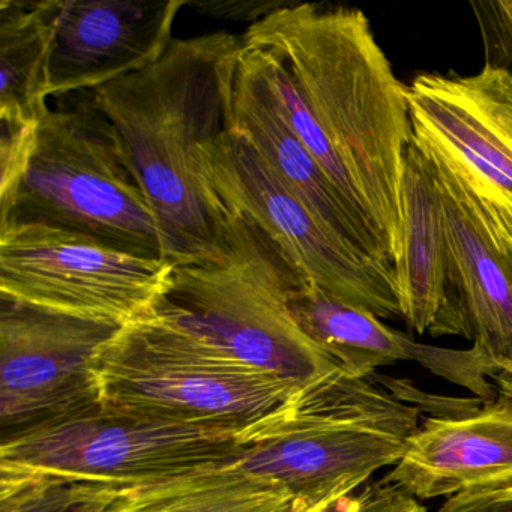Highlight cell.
<instances>
[{
  "label": "cell",
  "instance_id": "obj_4",
  "mask_svg": "<svg viewBox=\"0 0 512 512\" xmlns=\"http://www.w3.org/2000/svg\"><path fill=\"white\" fill-rule=\"evenodd\" d=\"M227 214L223 257L175 266L151 310L298 386L337 368L302 332L287 304L293 284L307 277L256 224Z\"/></svg>",
  "mask_w": 512,
  "mask_h": 512
},
{
  "label": "cell",
  "instance_id": "obj_16",
  "mask_svg": "<svg viewBox=\"0 0 512 512\" xmlns=\"http://www.w3.org/2000/svg\"><path fill=\"white\" fill-rule=\"evenodd\" d=\"M416 500L512 485V397L499 392L466 415L419 424L382 479Z\"/></svg>",
  "mask_w": 512,
  "mask_h": 512
},
{
  "label": "cell",
  "instance_id": "obj_19",
  "mask_svg": "<svg viewBox=\"0 0 512 512\" xmlns=\"http://www.w3.org/2000/svg\"><path fill=\"white\" fill-rule=\"evenodd\" d=\"M62 0H0V122L40 125Z\"/></svg>",
  "mask_w": 512,
  "mask_h": 512
},
{
  "label": "cell",
  "instance_id": "obj_5",
  "mask_svg": "<svg viewBox=\"0 0 512 512\" xmlns=\"http://www.w3.org/2000/svg\"><path fill=\"white\" fill-rule=\"evenodd\" d=\"M94 376L101 409L239 430L269 415L299 388L154 310L122 325L101 347Z\"/></svg>",
  "mask_w": 512,
  "mask_h": 512
},
{
  "label": "cell",
  "instance_id": "obj_24",
  "mask_svg": "<svg viewBox=\"0 0 512 512\" xmlns=\"http://www.w3.org/2000/svg\"><path fill=\"white\" fill-rule=\"evenodd\" d=\"M436 512H512V485L448 497Z\"/></svg>",
  "mask_w": 512,
  "mask_h": 512
},
{
  "label": "cell",
  "instance_id": "obj_17",
  "mask_svg": "<svg viewBox=\"0 0 512 512\" xmlns=\"http://www.w3.org/2000/svg\"><path fill=\"white\" fill-rule=\"evenodd\" d=\"M394 271L401 319L415 334H428L445 308L451 266L439 188L413 139L401 179V233Z\"/></svg>",
  "mask_w": 512,
  "mask_h": 512
},
{
  "label": "cell",
  "instance_id": "obj_14",
  "mask_svg": "<svg viewBox=\"0 0 512 512\" xmlns=\"http://www.w3.org/2000/svg\"><path fill=\"white\" fill-rule=\"evenodd\" d=\"M230 128L247 139L280 181L332 232L367 256L394 268L388 239L344 199L293 133L256 52L245 46L236 68Z\"/></svg>",
  "mask_w": 512,
  "mask_h": 512
},
{
  "label": "cell",
  "instance_id": "obj_8",
  "mask_svg": "<svg viewBox=\"0 0 512 512\" xmlns=\"http://www.w3.org/2000/svg\"><path fill=\"white\" fill-rule=\"evenodd\" d=\"M202 157L226 211L256 224L311 284L379 319H401L394 268L362 253L311 214L242 134L229 128Z\"/></svg>",
  "mask_w": 512,
  "mask_h": 512
},
{
  "label": "cell",
  "instance_id": "obj_21",
  "mask_svg": "<svg viewBox=\"0 0 512 512\" xmlns=\"http://www.w3.org/2000/svg\"><path fill=\"white\" fill-rule=\"evenodd\" d=\"M332 512H427V509L398 488L379 482L344 497Z\"/></svg>",
  "mask_w": 512,
  "mask_h": 512
},
{
  "label": "cell",
  "instance_id": "obj_7",
  "mask_svg": "<svg viewBox=\"0 0 512 512\" xmlns=\"http://www.w3.org/2000/svg\"><path fill=\"white\" fill-rule=\"evenodd\" d=\"M242 430L140 418L97 404L2 437L0 472L139 484L205 467L232 466L241 451Z\"/></svg>",
  "mask_w": 512,
  "mask_h": 512
},
{
  "label": "cell",
  "instance_id": "obj_20",
  "mask_svg": "<svg viewBox=\"0 0 512 512\" xmlns=\"http://www.w3.org/2000/svg\"><path fill=\"white\" fill-rule=\"evenodd\" d=\"M38 130L40 125L0 122V218L7 217L16 202L37 151Z\"/></svg>",
  "mask_w": 512,
  "mask_h": 512
},
{
  "label": "cell",
  "instance_id": "obj_15",
  "mask_svg": "<svg viewBox=\"0 0 512 512\" xmlns=\"http://www.w3.org/2000/svg\"><path fill=\"white\" fill-rule=\"evenodd\" d=\"M287 304L302 332L350 376L368 379L379 367L412 361L463 386L484 403L497 397L488 382L496 370L472 347L449 350L418 343L365 308L334 298L305 278L293 284Z\"/></svg>",
  "mask_w": 512,
  "mask_h": 512
},
{
  "label": "cell",
  "instance_id": "obj_10",
  "mask_svg": "<svg viewBox=\"0 0 512 512\" xmlns=\"http://www.w3.org/2000/svg\"><path fill=\"white\" fill-rule=\"evenodd\" d=\"M413 140L436 155L512 232V71L488 59L472 76L424 73L407 85Z\"/></svg>",
  "mask_w": 512,
  "mask_h": 512
},
{
  "label": "cell",
  "instance_id": "obj_23",
  "mask_svg": "<svg viewBox=\"0 0 512 512\" xmlns=\"http://www.w3.org/2000/svg\"><path fill=\"white\" fill-rule=\"evenodd\" d=\"M473 8L485 38L488 37V47L496 46V52L500 53L497 62L512 64V0L476 4Z\"/></svg>",
  "mask_w": 512,
  "mask_h": 512
},
{
  "label": "cell",
  "instance_id": "obj_13",
  "mask_svg": "<svg viewBox=\"0 0 512 512\" xmlns=\"http://www.w3.org/2000/svg\"><path fill=\"white\" fill-rule=\"evenodd\" d=\"M187 0L62 2L49 62V97L95 91L154 64L172 44Z\"/></svg>",
  "mask_w": 512,
  "mask_h": 512
},
{
  "label": "cell",
  "instance_id": "obj_9",
  "mask_svg": "<svg viewBox=\"0 0 512 512\" xmlns=\"http://www.w3.org/2000/svg\"><path fill=\"white\" fill-rule=\"evenodd\" d=\"M175 266L43 224L0 223V296L122 326L148 313Z\"/></svg>",
  "mask_w": 512,
  "mask_h": 512
},
{
  "label": "cell",
  "instance_id": "obj_25",
  "mask_svg": "<svg viewBox=\"0 0 512 512\" xmlns=\"http://www.w3.org/2000/svg\"><path fill=\"white\" fill-rule=\"evenodd\" d=\"M340 502L341 499L335 500V502L320 503V505H314V503L305 502V500L302 499H296L295 502H293V505L290 506L286 512H332L335 508H337V505Z\"/></svg>",
  "mask_w": 512,
  "mask_h": 512
},
{
  "label": "cell",
  "instance_id": "obj_6",
  "mask_svg": "<svg viewBox=\"0 0 512 512\" xmlns=\"http://www.w3.org/2000/svg\"><path fill=\"white\" fill-rule=\"evenodd\" d=\"M143 259H164L157 220L94 91L56 98L10 214Z\"/></svg>",
  "mask_w": 512,
  "mask_h": 512
},
{
  "label": "cell",
  "instance_id": "obj_2",
  "mask_svg": "<svg viewBox=\"0 0 512 512\" xmlns=\"http://www.w3.org/2000/svg\"><path fill=\"white\" fill-rule=\"evenodd\" d=\"M242 41L286 65L395 263L413 128L407 85L395 76L370 20L353 8L290 2L248 26Z\"/></svg>",
  "mask_w": 512,
  "mask_h": 512
},
{
  "label": "cell",
  "instance_id": "obj_1",
  "mask_svg": "<svg viewBox=\"0 0 512 512\" xmlns=\"http://www.w3.org/2000/svg\"><path fill=\"white\" fill-rule=\"evenodd\" d=\"M244 41L227 31L173 40L154 64L95 89L151 203L173 266L223 257L227 214L202 151L232 125Z\"/></svg>",
  "mask_w": 512,
  "mask_h": 512
},
{
  "label": "cell",
  "instance_id": "obj_3",
  "mask_svg": "<svg viewBox=\"0 0 512 512\" xmlns=\"http://www.w3.org/2000/svg\"><path fill=\"white\" fill-rule=\"evenodd\" d=\"M419 413L371 377L337 367L245 427L232 466L278 482L296 499L335 502L400 460Z\"/></svg>",
  "mask_w": 512,
  "mask_h": 512
},
{
  "label": "cell",
  "instance_id": "obj_11",
  "mask_svg": "<svg viewBox=\"0 0 512 512\" xmlns=\"http://www.w3.org/2000/svg\"><path fill=\"white\" fill-rule=\"evenodd\" d=\"M119 328L0 296L2 437L97 406L95 358Z\"/></svg>",
  "mask_w": 512,
  "mask_h": 512
},
{
  "label": "cell",
  "instance_id": "obj_22",
  "mask_svg": "<svg viewBox=\"0 0 512 512\" xmlns=\"http://www.w3.org/2000/svg\"><path fill=\"white\" fill-rule=\"evenodd\" d=\"M290 2H269V0H211V2H187V7L197 13L229 22L254 23L281 10Z\"/></svg>",
  "mask_w": 512,
  "mask_h": 512
},
{
  "label": "cell",
  "instance_id": "obj_26",
  "mask_svg": "<svg viewBox=\"0 0 512 512\" xmlns=\"http://www.w3.org/2000/svg\"><path fill=\"white\" fill-rule=\"evenodd\" d=\"M490 379H493L494 383H496L497 391L512 397V368L497 371Z\"/></svg>",
  "mask_w": 512,
  "mask_h": 512
},
{
  "label": "cell",
  "instance_id": "obj_18",
  "mask_svg": "<svg viewBox=\"0 0 512 512\" xmlns=\"http://www.w3.org/2000/svg\"><path fill=\"white\" fill-rule=\"evenodd\" d=\"M296 497L233 466L205 467L139 484H100L64 512H286Z\"/></svg>",
  "mask_w": 512,
  "mask_h": 512
},
{
  "label": "cell",
  "instance_id": "obj_12",
  "mask_svg": "<svg viewBox=\"0 0 512 512\" xmlns=\"http://www.w3.org/2000/svg\"><path fill=\"white\" fill-rule=\"evenodd\" d=\"M418 148L424 152L439 188L451 266L445 308L428 334L466 338L496 373L509 370L512 232L482 208L472 191L440 158Z\"/></svg>",
  "mask_w": 512,
  "mask_h": 512
}]
</instances>
